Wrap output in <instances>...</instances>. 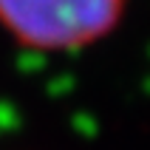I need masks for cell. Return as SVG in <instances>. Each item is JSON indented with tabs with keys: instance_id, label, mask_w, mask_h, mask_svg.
Here are the masks:
<instances>
[{
	"instance_id": "277c9868",
	"label": "cell",
	"mask_w": 150,
	"mask_h": 150,
	"mask_svg": "<svg viewBox=\"0 0 150 150\" xmlns=\"http://www.w3.org/2000/svg\"><path fill=\"white\" fill-rule=\"evenodd\" d=\"M68 88H71V76H57V79L51 82L48 91H51V93H57V91H68Z\"/></svg>"
},
{
	"instance_id": "3957f363",
	"label": "cell",
	"mask_w": 150,
	"mask_h": 150,
	"mask_svg": "<svg viewBox=\"0 0 150 150\" xmlns=\"http://www.w3.org/2000/svg\"><path fill=\"white\" fill-rule=\"evenodd\" d=\"M23 71H34V68H42V51L37 48H23V62H17Z\"/></svg>"
},
{
	"instance_id": "6da1fadb",
	"label": "cell",
	"mask_w": 150,
	"mask_h": 150,
	"mask_svg": "<svg viewBox=\"0 0 150 150\" xmlns=\"http://www.w3.org/2000/svg\"><path fill=\"white\" fill-rule=\"evenodd\" d=\"M125 0H0V23L23 48H82L119 23Z\"/></svg>"
},
{
	"instance_id": "7a4b0ae2",
	"label": "cell",
	"mask_w": 150,
	"mask_h": 150,
	"mask_svg": "<svg viewBox=\"0 0 150 150\" xmlns=\"http://www.w3.org/2000/svg\"><path fill=\"white\" fill-rule=\"evenodd\" d=\"M20 125V116H17L14 105H8V102H0V133H6V130H14Z\"/></svg>"
}]
</instances>
